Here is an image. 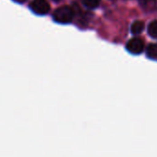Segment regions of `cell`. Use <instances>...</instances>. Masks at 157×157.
<instances>
[{
    "instance_id": "52a82bcc",
    "label": "cell",
    "mask_w": 157,
    "mask_h": 157,
    "mask_svg": "<svg viewBox=\"0 0 157 157\" xmlns=\"http://www.w3.org/2000/svg\"><path fill=\"white\" fill-rule=\"evenodd\" d=\"M82 2L85 8L89 10H94L99 6L100 0H82Z\"/></svg>"
},
{
    "instance_id": "8992f818",
    "label": "cell",
    "mask_w": 157,
    "mask_h": 157,
    "mask_svg": "<svg viewBox=\"0 0 157 157\" xmlns=\"http://www.w3.org/2000/svg\"><path fill=\"white\" fill-rule=\"evenodd\" d=\"M148 34L153 38L157 39V21H153L148 26Z\"/></svg>"
},
{
    "instance_id": "30bf717a",
    "label": "cell",
    "mask_w": 157,
    "mask_h": 157,
    "mask_svg": "<svg viewBox=\"0 0 157 157\" xmlns=\"http://www.w3.org/2000/svg\"><path fill=\"white\" fill-rule=\"evenodd\" d=\"M53 1H55V2H59V1H61V0H53Z\"/></svg>"
},
{
    "instance_id": "6da1fadb",
    "label": "cell",
    "mask_w": 157,
    "mask_h": 157,
    "mask_svg": "<svg viewBox=\"0 0 157 157\" xmlns=\"http://www.w3.org/2000/svg\"><path fill=\"white\" fill-rule=\"evenodd\" d=\"M73 16L74 13L72 9L67 6H63L56 9L53 14L54 21L61 24H67L71 22L73 20Z\"/></svg>"
},
{
    "instance_id": "3957f363",
    "label": "cell",
    "mask_w": 157,
    "mask_h": 157,
    "mask_svg": "<svg viewBox=\"0 0 157 157\" xmlns=\"http://www.w3.org/2000/svg\"><path fill=\"white\" fill-rule=\"evenodd\" d=\"M126 48L130 54L140 55L144 49V43L140 38H132L127 43Z\"/></svg>"
},
{
    "instance_id": "277c9868",
    "label": "cell",
    "mask_w": 157,
    "mask_h": 157,
    "mask_svg": "<svg viewBox=\"0 0 157 157\" xmlns=\"http://www.w3.org/2000/svg\"><path fill=\"white\" fill-rule=\"evenodd\" d=\"M140 5L144 10L149 11V12H151L157 10L156 0H140Z\"/></svg>"
},
{
    "instance_id": "7a4b0ae2",
    "label": "cell",
    "mask_w": 157,
    "mask_h": 157,
    "mask_svg": "<svg viewBox=\"0 0 157 157\" xmlns=\"http://www.w3.org/2000/svg\"><path fill=\"white\" fill-rule=\"evenodd\" d=\"M30 8L37 15H45L50 10V5L46 0H33Z\"/></svg>"
},
{
    "instance_id": "5b68a950",
    "label": "cell",
    "mask_w": 157,
    "mask_h": 157,
    "mask_svg": "<svg viewBox=\"0 0 157 157\" xmlns=\"http://www.w3.org/2000/svg\"><path fill=\"white\" fill-rule=\"evenodd\" d=\"M144 29V23L140 21H136L132 23L131 27H130V31H131V33L134 34V35H138L140 33H142Z\"/></svg>"
},
{
    "instance_id": "ba28073f",
    "label": "cell",
    "mask_w": 157,
    "mask_h": 157,
    "mask_svg": "<svg viewBox=\"0 0 157 157\" xmlns=\"http://www.w3.org/2000/svg\"><path fill=\"white\" fill-rule=\"evenodd\" d=\"M147 56L150 58L157 59V45L156 44H151L147 49Z\"/></svg>"
},
{
    "instance_id": "9c48e42d",
    "label": "cell",
    "mask_w": 157,
    "mask_h": 157,
    "mask_svg": "<svg viewBox=\"0 0 157 157\" xmlns=\"http://www.w3.org/2000/svg\"><path fill=\"white\" fill-rule=\"evenodd\" d=\"M16 2H18V3H24L26 0H15Z\"/></svg>"
}]
</instances>
